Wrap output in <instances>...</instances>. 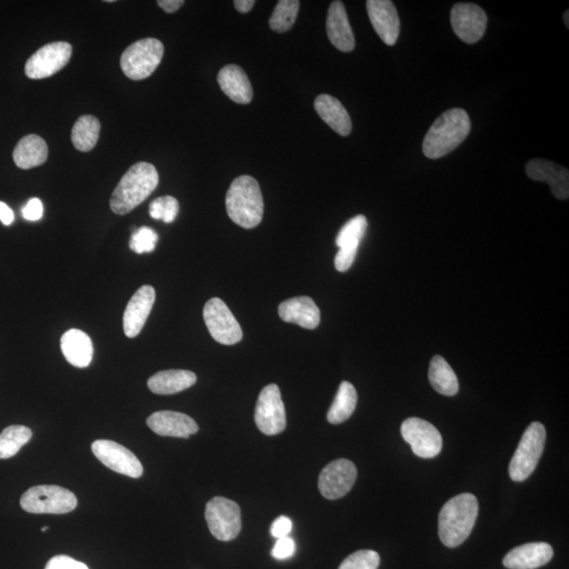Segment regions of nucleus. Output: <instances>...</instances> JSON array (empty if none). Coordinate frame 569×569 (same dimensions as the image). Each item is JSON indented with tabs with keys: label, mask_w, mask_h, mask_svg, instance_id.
I'll return each mask as SVG.
<instances>
[{
	"label": "nucleus",
	"mask_w": 569,
	"mask_h": 569,
	"mask_svg": "<svg viewBox=\"0 0 569 569\" xmlns=\"http://www.w3.org/2000/svg\"><path fill=\"white\" fill-rule=\"evenodd\" d=\"M471 130V118L464 109L454 107L443 113L435 119L424 138V155L430 160L446 156L465 141Z\"/></svg>",
	"instance_id": "1"
},
{
	"label": "nucleus",
	"mask_w": 569,
	"mask_h": 569,
	"mask_svg": "<svg viewBox=\"0 0 569 569\" xmlns=\"http://www.w3.org/2000/svg\"><path fill=\"white\" fill-rule=\"evenodd\" d=\"M479 515L478 499L462 493L449 499L439 515V536L445 546L454 548L471 536Z\"/></svg>",
	"instance_id": "2"
},
{
	"label": "nucleus",
	"mask_w": 569,
	"mask_h": 569,
	"mask_svg": "<svg viewBox=\"0 0 569 569\" xmlns=\"http://www.w3.org/2000/svg\"><path fill=\"white\" fill-rule=\"evenodd\" d=\"M160 182L157 170L149 163H137L126 171L111 196L110 207L114 213H129L147 200Z\"/></svg>",
	"instance_id": "3"
},
{
	"label": "nucleus",
	"mask_w": 569,
	"mask_h": 569,
	"mask_svg": "<svg viewBox=\"0 0 569 569\" xmlns=\"http://www.w3.org/2000/svg\"><path fill=\"white\" fill-rule=\"evenodd\" d=\"M226 209L232 221L245 229L261 224L264 200L257 180L249 175L234 180L227 192Z\"/></svg>",
	"instance_id": "4"
},
{
	"label": "nucleus",
	"mask_w": 569,
	"mask_h": 569,
	"mask_svg": "<svg viewBox=\"0 0 569 569\" xmlns=\"http://www.w3.org/2000/svg\"><path fill=\"white\" fill-rule=\"evenodd\" d=\"M546 442V429L540 422L531 423L525 430L509 464V477L523 482L535 471Z\"/></svg>",
	"instance_id": "5"
},
{
	"label": "nucleus",
	"mask_w": 569,
	"mask_h": 569,
	"mask_svg": "<svg viewBox=\"0 0 569 569\" xmlns=\"http://www.w3.org/2000/svg\"><path fill=\"white\" fill-rule=\"evenodd\" d=\"M21 506L30 514H68L78 506L74 493L56 485L31 487L21 499Z\"/></svg>",
	"instance_id": "6"
},
{
	"label": "nucleus",
	"mask_w": 569,
	"mask_h": 569,
	"mask_svg": "<svg viewBox=\"0 0 569 569\" xmlns=\"http://www.w3.org/2000/svg\"><path fill=\"white\" fill-rule=\"evenodd\" d=\"M163 56V44L156 38H144L132 43L120 57V68L133 80H143L154 74Z\"/></svg>",
	"instance_id": "7"
},
{
	"label": "nucleus",
	"mask_w": 569,
	"mask_h": 569,
	"mask_svg": "<svg viewBox=\"0 0 569 569\" xmlns=\"http://www.w3.org/2000/svg\"><path fill=\"white\" fill-rule=\"evenodd\" d=\"M205 518L209 530L219 541L236 539L242 529V516L238 503L215 497L206 505Z\"/></svg>",
	"instance_id": "8"
},
{
	"label": "nucleus",
	"mask_w": 569,
	"mask_h": 569,
	"mask_svg": "<svg viewBox=\"0 0 569 569\" xmlns=\"http://www.w3.org/2000/svg\"><path fill=\"white\" fill-rule=\"evenodd\" d=\"M255 420L257 428L266 435L281 434L286 428V410L277 385H267L259 394Z\"/></svg>",
	"instance_id": "9"
},
{
	"label": "nucleus",
	"mask_w": 569,
	"mask_h": 569,
	"mask_svg": "<svg viewBox=\"0 0 569 569\" xmlns=\"http://www.w3.org/2000/svg\"><path fill=\"white\" fill-rule=\"evenodd\" d=\"M204 320L209 332L219 344L234 345L243 339V331L226 303L213 297L204 307Z\"/></svg>",
	"instance_id": "10"
},
{
	"label": "nucleus",
	"mask_w": 569,
	"mask_h": 569,
	"mask_svg": "<svg viewBox=\"0 0 569 569\" xmlns=\"http://www.w3.org/2000/svg\"><path fill=\"white\" fill-rule=\"evenodd\" d=\"M71 56V44L66 42L48 43L30 57L25 63V75L31 79L51 78L66 67Z\"/></svg>",
	"instance_id": "11"
},
{
	"label": "nucleus",
	"mask_w": 569,
	"mask_h": 569,
	"mask_svg": "<svg viewBox=\"0 0 569 569\" xmlns=\"http://www.w3.org/2000/svg\"><path fill=\"white\" fill-rule=\"evenodd\" d=\"M401 434L417 457L433 459L439 455L443 447L442 435L433 424L409 417L402 423Z\"/></svg>",
	"instance_id": "12"
},
{
	"label": "nucleus",
	"mask_w": 569,
	"mask_h": 569,
	"mask_svg": "<svg viewBox=\"0 0 569 569\" xmlns=\"http://www.w3.org/2000/svg\"><path fill=\"white\" fill-rule=\"evenodd\" d=\"M92 452L101 463L113 471L133 479L143 476L144 468L135 454L117 442L95 441L92 444Z\"/></svg>",
	"instance_id": "13"
},
{
	"label": "nucleus",
	"mask_w": 569,
	"mask_h": 569,
	"mask_svg": "<svg viewBox=\"0 0 569 569\" xmlns=\"http://www.w3.org/2000/svg\"><path fill=\"white\" fill-rule=\"evenodd\" d=\"M357 477V467L351 461L339 459L331 462L320 474L319 490L322 496L328 499L345 497L356 483Z\"/></svg>",
	"instance_id": "14"
},
{
	"label": "nucleus",
	"mask_w": 569,
	"mask_h": 569,
	"mask_svg": "<svg viewBox=\"0 0 569 569\" xmlns=\"http://www.w3.org/2000/svg\"><path fill=\"white\" fill-rule=\"evenodd\" d=\"M451 22L461 41L476 43L483 37L489 18L476 4H457L452 10Z\"/></svg>",
	"instance_id": "15"
},
{
	"label": "nucleus",
	"mask_w": 569,
	"mask_h": 569,
	"mask_svg": "<svg viewBox=\"0 0 569 569\" xmlns=\"http://www.w3.org/2000/svg\"><path fill=\"white\" fill-rule=\"evenodd\" d=\"M367 12L377 34L388 46H394L400 35V18L390 0H368Z\"/></svg>",
	"instance_id": "16"
},
{
	"label": "nucleus",
	"mask_w": 569,
	"mask_h": 569,
	"mask_svg": "<svg viewBox=\"0 0 569 569\" xmlns=\"http://www.w3.org/2000/svg\"><path fill=\"white\" fill-rule=\"evenodd\" d=\"M527 174L530 180L547 182L555 198L566 201L569 198V171L560 164L542 158L527 163Z\"/></svg>",
	"instance_id": "17"
},
{
	"label": "nucleus",
	"mask_w": 569,
	"mask_h": 569,
	"mask_svg": "<svg viewBox=\"0 0 569 569\" xmlns=\"http://www.w3.org/2000/svg\"><path fill=\"white\" fill-rule=\"evenodd\" d=\"M155 290L149 284L139 288L126 305L124 313V331L126 337L136 338L142 332L145 322L154 308Z\"/></svg>",
	"instance_id": "18"
},
{
	"label": "nucleus",
	"mask_w": 569,
	"mask_h": 569,
	"mask_svg": "<svg viewBox=\"0 0 569 569\" xmlns=\"http://www.w3.org/2000/svg\"><path fill=\"white\" fill-rule=\"evenodd\" d=\"M148 426L158 435L188 439L199 432V425L187 415L176 411H157L147 420Z\"/></svg>",
	"instance_id": "19"
},
{
	"label": "nucleus",
	"mask_w": 569,
	"mask_h": 569,
	"mask_svg": "<svg viewBox=\"0 0 569 569\" xmlns=\"http://www.w3.org/2000/svg\"><path fill=\"white\" fill-rule=\"evenodd\" d=\"M554 549L546 542L524 544L511 549L504 556L503 565L508 569H536L553 559Z\"/></svg>",
	"instance_id": "20"
},
{
	"label": "nucleus",
	"mask_w": 569,
	"mask_h": 569,
	"mask_svg": "<svg viewBox=\"0 0 569 569\" xmlns=\"http://www.w3.org/2000/svg\"><path fill=\"white\" fill-rule=\"evenodd\" d=\"M326 29L329 41L341 52H351L356 47L345 5L339 0L332 2L329 6Z\"/></svg>",
	"instance_id": "21"
},
{
	"label": "nucleus",
	"mask_w": 569,
	"mask_h": 569,
	"mask_svg": "<svg viewBox=\"0 0 569 569\" xmlns=\"http://www.w3.org/2000/svg\"><path fill=\"white\" fill-rule=\"evenodd\" d=\"M278 315L284 322L306 329H315L321 322L320 309L308 296L294 297L283 302L278 306Z\"/></svg>",
	"instance_id": "22"
},
{
	"label": "nucleus",
	"mask_w": 569,
	"mask_h": 569,
	"mask_svg": "<svg viewBox=\"0 0 569 569\" xmlns=\"http://www.w3.org/2000/svg\"><path fill=\"white\" fill-rule=\"evenodd\" d=\"M219 85L234 103L248 105L253 98V90L248 76L237 65H228L218 75Z\"/></svg>",
	"instance_id": "23"
},
{
	"label": "nucleus",
	"mask_w": 569,
	"mask_h": 569,
	"mask_svg": "<svg viewBox=\"0 0 569 569\" xmlns=\"http://www.w3.org/2000/svg\"><path fill=\"white\" fill-rule=\"evenodd\" d=\"M61 348L63 357L78 368H86L92 362L94 353L92 340L79 329H70L63 333Z\"/></svg>",
	"instance_id": "24"
},
{
	"label": "nucleus",
	"mask_w": 569,
	"mask_h": 569,
	"mask_svg": "<svg viewBox=\"0 0 569 569\" xmlns=\"http://www.w3.org/2000/svg\"><path fill=\"white\" fill-rule=\"evenodd\" d=\"M314 107L320 117L338 135L341 136L350 135L351 118L340 100L331 95L322 94L316 98Z\"/></svg>",
	"instance_id": "25"
},
{
	"label": "nucleus",
	"mask_w": 569,
	"mask_h": 569,
	"mask_svg": "<svg viewBox=\"0 0 569 569\" xmlns=\"http://www.w3.org/2000/svg\"><path fill=\"white\" fill-rule=\"evenodd\" d=\"M195 383L194 372L173 369L155 373L149 378L148 387L154 394L169 396L192 387Z\"/></svg>",
	"instance_id": "26"
},
{
	"label": "nucleus",
	"mask_w": 569,
	"mask_h": 569,
	"mask_svg": "<svg viewBox=\"0 0 569 569\" xmlns=\"http://www.w3.org/2000/svg\"><path fill=\"white\" fill-rule=\"evenodd\" d=\"M13 158L21 169L42 166L48 160V145L44 139L35 135L24 136L16 145Z\"/></svg>",
	"instance_id": "27"
},
{
	"label": "nucleus",
	"mask_w": 569,
	"mask_h": 569,
	"mask_svg": "<svg viewBox=\"0 0 569 569\" xmlns=\"http://www.w3.org/2000/svg\"><path fill=\"white\" fill-rule=\"evenodd\" d=\"M428 378L440 395L453 396L459 392V381L452 366L441 356H434L429 365Z\"/></svg>",
	"instance_id": "28"
},
{
	"label": "nucleus",
	"mask_w": 569,
	"mask_h": 569,
	"mask_svg": "<svg viewBox=\"0 0 569 569\" xmlns=\"http://www.w3.org/2000/svg\"><path fill=\"white\" fill-rule=\"evenodd\" d=\"M357 403L358 394L354 386L350 382H341L331 407L329 408L328 422L334 424V425L344 423L356 410Z\"/></svg>",
	"instance_id": "29"
},
{
	"label": "nucleus",
	"mask_w": 569,
	"mask_h": 569,
	"mask_svg": "<svg viewBox=\"0 0 569 569\" xmlns=\"http://www.w3.org/2000/svg\"><path fill=\"white\" fill-rule=\"evenodd\" d=\"M100 123L92 116L80 117L72 129L74 147L81 152L91 151L97 145L99 137Z\"/></svg>",
	"instance_id": "30"
},
{
	"label": "nucleus",
	"mask_w": 569,
	"mask_h": 569,
	"mask_svg": "<svg viewBox=\"0 0 569 569\" xmlns=\"http://www.w3.org/2000/svg\"><path fill=\"white\" fill-rule=\"evenodd\" d=\"M367 228H368V220L364 215H357L353 219L347 221V223L341 227L335 244L340 249H353L359 250L360 242H362L365 237Z\"/></svg>",
	"instance_id": "31"
},
{
	"label": "nucleus",
	"mask_w": 569,
	"mask_h": 569,
	"mask_svg": "<svg viewBox=\"0 0 569 569\" xmlns=\"http://www.w3.org/2000/svg\"><path fill=\"white\" fill-rule=\"evenodd\" d=\"M31 429L21 425H13L0 434V459H9L21 451L31 440Z\"/></svg>",
	"instance_id": "32"
},
{
	"label": "nucleus",
	"mask_w": 569,
	"mask_h": 569,
	"mask_svg": "<svg viewBox=\"0 0 569 569\" xmlns=\"http://www.w3.org/2000/svg\"><path fill=\"white\" fill-rule=\"evenodd\" d=\"M300 2L297 0H281L278 2L269 19V25L277 33H284L291 28L299 14Z\"/></svg>",
	"instance_id": "33"
},
{
	"label": "nucleus",
	"mask_w": 569,
	"mask_h": 569,
	"mask_svg": "<svg viewBox=\"0 0 569 569\" xmlns=\"http://www.w3.org/2000/svg\"><path fill=\"white\" fill-rule=\"evenodd\" d=\"M179 211V201L173 196H162L152 201L149 207L151 218L166 224L173 223Z\"/></svg>",
	"instance_id": "34"
},
{
	"label": "nucleus",
	"mask_w": 569,
	"mask_h": 569,
	"mask_svg": "<svg viewBox=\"0 0 569 569\" xmlns=\"http://www.w3.org/2000/svg\"><path fill=\"white\" fill-rule=\"evenodd\" d=\"M379 562L381 558L375 550H359L348 556L339 569H378Z\"/></svg>",
	"instance_id": "35"
},
{
	"label": "nucleus",
	"mask_w": 569,
	"mask_h": 569,
	"mask_svg": "<svg viewBox=\"0 0 569 569\" xmlns=\"http://www.w3.org/2000/svg\"><path fill=\"white\" fill-rule=\"evenodd\" d=\"M157 233L149 227L139 228L133 233L130 239V248L137 255L154 252L157 244Z\"/></svg>",
	"instance_id": "36"
},
{
	"label": "nucleus",
	"mask_w": 569,
	"mask_h": 569,
	"mask_svg": "<svg viewBox=\"0 0 569 569\" xmlns=\"http://www.w3.org/2000/svg\"><path fill=\"white\" fill-rule=\"evenodd\" d=\"M295 542L293 537L284 536L277 539L274 549H272V556L276 560H287L295 554Z\"/></svg>",
	"instance_id": "37"
},
{
	"label": "nucleus",
	"mask_w": 569,
	"mask_h": 569,
	"mask_svg": "<svg viewBox=\"0 0 569 569\" xmlns=\"http://www.w3.org/2000/svg\"><path fill=\"white\" fill-rule=\"evenodd\" d=\"M44 569H89L84 563L76 561L68 555H55Z\"/></svg>",
	"instance_id": "38"
},
{
	"label": "nucleus",
	"mask_w": 569,
	"mask_h": 569,
	"mask_svg": "<svg viewBox=\"0 0 569 569\" xmlns=\"http://www.w3.org/2000/svg\"><path fill=\"white\" fill-rule=\"evenodd\" d=\"M358 255V250L340 249L334 258L335 269L346 272L350 269Z\"/></svg>",
	"instance_id": "39"
},
{
	"label": "nucleus",
	"mask_w": 569,
	"mask_h": 569,
	"mask_svg": "<svg viewBox=\"0 0 569 569\" xmlns=\"http://www.w3.org/2000/svg\"><path fill=\"white\" fill-rule=\"evenodd\" d=\"M293 530V521L288 517L281 516L272 523L270 533L275 539H281V537L288 536Z\"/></svg>",
	"instance_id": "40"
},
{
	"label": "nucleus",
	"mask_w": 569,
	"mask_h": 569,
	"mask_svg": "<svg viewBox=\"0 0 569 569\" xmlns=\"http://www.w3.org/2000/svg\"><path fill=\"white\" fill-rule=\"evenodd\" d=\"M23 217L30 221H37L42 218L43 206L40 199H31L23 208Z\"/></svg>",
	"instance_id": "41"
},
{
	"label": "nucleus",
	"mask_w": 569,
	"mask_h": 569,
	"mask_svg": "<svg viewBox=\"0 0 569 569\" xmlns=\"http://www.w3.org/2000/svg\"><path fill=\"white\" fill-rule=\"evenodd\" d=\"M14 212L4 201H0V221L5 226H10L14 221Z\"/></svg>",
	"instance_id": "42"
},
{
	"label": "nucleus",
	"mask_w": 569,
	"mask_h": 569,
	"mask_svg": "<svg viewBox=\"0 0 569 569\" xmlns=\"http://www.w3.org/2000/svg\"><path fill=\"white\" fill-rule=\"evenodd\" d=\"M185 4L182 0H158L157 5L167 13H174Z\"/></svg>",
	"instance_id": "43"
},
{
	"label": "nucleus",
	"mask_w": 569,
	"mask_h": 569,
	"mask_svg": "<svg viewBox=\"0 0 569 569\" xmlns=\"http://www.w3.org/2000/svg\"><path fill=\"white\" fill-rule=\"evenodd\" d=\"M255 0H236L234 6L240 13H248L255 6Z\"/></svg>",
	"instance_id": "44"
},
{
	"label": "nucleus",
	"mask_w": 569,
	"mask_h": 569,
	"mask_svg": "<svg viewBox=\"0 0 569 569\" xmlns=\"http://www.w3.org/2000/svg\"><path fill=\"white\" fill-rule=\"evenodd\" d=\"M568 16H569V11L567 10V11L564 13V23L566 24V27H567V28H569V23H568L569 19H568Z\"/></svg>",
	"instance_id": "45"
},
{
	"label": "nucleus",
	"mask_w": 569,
	"mask_h": 569,
	"mask_svg": "<svg viewBox=\"0 0 569 569\" xmlns=\"http://www.w3.org/2000/svg\"><path fill=\"white\" fill-rule=\"evenodd\" d=\"M49 529L48 527H44L42 528V533H46V531Z\"/></svg>",
	"instance_id": "46"
}]
</instances>
